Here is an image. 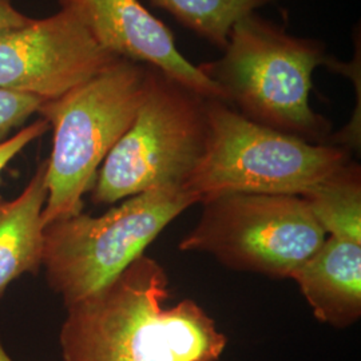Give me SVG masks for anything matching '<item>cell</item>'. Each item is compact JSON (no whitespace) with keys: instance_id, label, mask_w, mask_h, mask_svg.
<instances>
[{"instance_id":"1","label":"cell","mask_w":361,"mask_h":361,"mask_svg":"<svg viewBox=\"0 0 361 361\" xmlns=\"http://www.w3.org/2000/svg\"><path fill=\"white\" fill-rule=\"evenodd\" d=\"M169 279L141 256L114 281L66 307L63 361H219L228 338L193 300L165 308Z\"/></svg>"},{"instance_id":"2","label":"cell","mask_w":361,"mask_h":361,"mask_svg":"<svg viewBox=\"0 0 361 361\" xmlns=\"http://www.w3.org/2000/svg\"><path fill=\"white\" fill-rule=\"evenodd\" d=\"M323 40L301 38L262 15L233 26L222 55L197 68L247 119L312 143H326L331 122L310 102L313 74L329 63Z\"/></svg>"},{"instance_id":"3","label":"cell","mask_w":361,"mask_h":361,"mask_svg":"<svg viewBox=\"0 0 361 361\" xmlns=\"http://www.w3.org/2000/svg\"><path fill=\"white\" fill-rule=\"evenodd\" d=\"M147 77L149 66L119 58L85 83L39 106L37 113L54 131L44 226L82 213L83 195L137 116Z\"/></svg>"},{"instance_id":"4","label":"cell","mask_w":361,"mask_h":361,"mask_svg":"<svg viewBox=\"0 0 361 361\" xmlns=\"http://www.w3.org/2000/svg\"><path fill=\"white\" fill-rule=\"evenodd\" d=\"M207 152L185 189L200 204L221 194L305 195L352 161L350 152L256 123L207 99Z\"/></svg>"},{"instance_id":"5","label":"cell","mask_w":361,"mask_h":361,"mask_svg":"<svg viewBox=\"0 0 361 361\" xmlns=\"http://www.w3.org/2000/svg\"><path fill=\"white\" fill-rule=\"evenodd\" d=\"M207 99L149 66L147 86L129 130L106 157L91 188L95 204L183 188L207 152Z\"/></svg>"},{"instance_id":"6","label":"cell","mask_w":361,"mask_h":361,"mask_svg":"<svg viewBox=\"0 0 361 361\" xmlns=\"http://www.w3.org/2000/svg\"><path fill=\"white\" fill-rule=\"evenodd\" d=\"M194 204L200 200L183 188H161L129 197L98 217L79 213L50 222L42 252L49 285L66 307L97 293Z\"/></svg>"},{"instance_id":"7","label":"cell","mask_w":361,"mask_h":361,"mask_svg":"<svg viewBox=\"0 0 361 361\" xmlns=\"http://www.w3.org/2000/svg\"><path fill=\"white\" fill-rule=\"evenodd\" d=\"M201 204L180 250L209 253L235 271L290 279L326 238L300 195L221 194Z\"/></svg>"},{"instance_id":"8","label":"cell","mask_w":361,"mask_h":361,"mask_svg":"<svg viewBox=\"0 0 361 361\" xmlns=\"http://www.w3.org/2000/svg\"><path fill=\"white\" fill-rule=\"evenodd\" d=\"M119 59L61 10L0 37V89L52 101Z\"/></svg>"},{"instance_id":"9","label":"cell","mask_w":361,"mask_h":361,"mask_svg":"<svg viewBox=\"0 0 361 361\" xmlns=\"http://www.w3.org/2000/svg\"><path fill=\"white\" fill-rule=\"evenodd\" d=\"M95 42L118 58L152 66L205 99L225 97L177 47L176 37L138 0H58Z\"/></svg>"},{"instance_id":"10","label":"cell","mask_w":361,"mask_h":361,"mask_svg":"<svg viewBox=\"0 0 361 361\" xmlns=\"http://www.w3.org/2000/svg\"><path fill=\"white\" fill-rule=\"evenodd\" d=\"M290 279L319 322L347 328L360 319L361 241L326 235Z\"/></svg>"},{"instance_id":"11","label":"cell","mask_w":361,"mask_h":361,"mask_svg":"<svg viewBox=\"0 0 361 361\" xmlns=\"http://www.w3.org/2000/svg\"><path fill=\"white\" fill-rule=\"evenodd\" d=\"M46 173L47 159L18 197H0V296L18 277L42 267L43 209L49 194Z\"/></svg>"},{"instance_id":"12","label":"cell","mask_w":361,"mask_h":361,"mask_svg":"<svg viewBox=\"0 0 361 361\" xmlns=\"http://www.w3.org/2000/svg\"><path fill=\"white\" fill-rule=\"evenodd\" d=\"M326 235L361 241L360 166L350 161L302 195Z\"/></svg>"},{"instance_id":"13","label":"cell","mask_w":361,"mask_h":361,"mask_svg":"<svg viewBox=\"0 0 361 361\" xmlns=\"http://www.w3.org/2000/svg\"><path fill=\"white\" fill-rule=\"evenodd\" d=\"M207 43L225 49L235 22L273 0H149Z\"/></svg>"},{"instance_id":"14","label":"cell","mask_w":361,"mask_h":361,"mask_svg":"<svg viewBox=\"0 0 361 361\" xmlns=\"http://www.w3.org/2000/svg\"><path fill=\"white\" fill-rule=\"evenodd\" d=\"M42 99L32 95L0 89V143L11 130L23 125L28 116L38 111Z\"/></svg>"},{"instance_id":"15","label":"cell","mask_w":361,"mask_h":361,"mask_svg":"<svg viewBox=\"0 0 361 361\" xmlns=\"http://www.w3.org/2000/svg\"><path fill=\"white\" fill-rule=\"evenodd\" d=\"M49 129H50L49 122L40 118L32 125L19 130L11 138H7L6 141L0 143V176L16 155L19 154L30 143L34 142L35 140H38L39 137H42Z\"/></svg>"},{"instance_id":"16","label":"cell","mask_w":361,"mask_h":361,"mask_svg":"<svg viewBox=\"0 0 361 361\" xmlns=\"http://www.w3.org/2000/svg\"><path fill=\"white\" fill-rule=\"evenodd\" d=\"M31 20L13 6V0H0V37L27 26Z\"/></svg>"},{"instance_id":"17","label":"cell","mask_w":361,"mask_h":361,"mask_svg":"<svg viewBox=\"0 0 361 361\" xmlns=\"http://www.w3.org/2000/svg\"><path fill=\"white\" fill-rule=\"evenodd\" d=\"M0 361H13L11 356L7 353V350L3 347L1 341H0Z\"/></svg>"}]
</instances>
